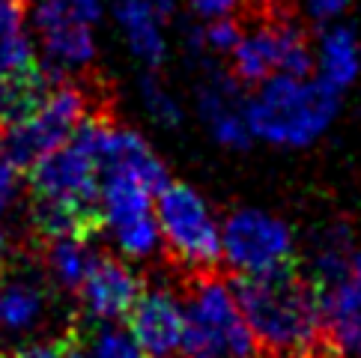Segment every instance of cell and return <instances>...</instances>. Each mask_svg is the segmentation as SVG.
<instances>
[{
    "label": "cell",
    "mask_w": 361,
    "mask_h": 358,
    "mask_svg": "<svg viewBox=\"0 0 361 358\" xmlns=\"http://www.w3.org/2000/svg\"><path fill=\"white\" fill-rule=\"evenodd\" d=\"M93 156L99 164V176H105V173L132 176L135 183L149 188L152 195L171 179L167 176V164L144 140V135H137L135 129H126V125H114L108 123V117L99 120Z\"/></svg>",
    "instance_id": "10"
},
{
    "label": "cell",
    "mask_w": 361,
    "mask_h": 358,
    "mask_svg": "<svg viewBox=\"0 0 361 358\" xmlns=\"http://www.w3.org/2000/svg\"><path fill=\"white\" fill-rule=\"evenodd\" d=\"M24 173H27L33 197L63 200L75 206H99V164L93 152L75 137L48 149Z\"/></svg>",
    "instance_id": "9"
},
{
    "label": "cell",
    "mask_w": 361,
    "mask_h": 358,
    "mask_svg": "<svg viewBox=\"0 0 361 358\" xmlns=\"http://www.w3.org/2000/svg\"><path fill=\"white\" fill-rule=\"evenodd\" d=\"M299 4L314 21H338L350 6V0H299Z\"/></svg>",
    "instance_id": "28"
},
{
    "label": "cell",
    "mask_w": 361,
    "mask_h": 358,
    "mask_svg": "<svg viewBox=\"0 0 361 358\" xmlns=\"http://www.w3.org/2000/svg\"><path fill=\"white\" fill-rule=\"evenodd\" d=\"M78 347H81V335L78 331H66L54 340H33L24 343L12 352V358H78Z\"/></svg>",
    "instance_id": "25"
},
{
    "label": "cell",
    "mask_w": 361,
    "mask_h": 358,
    "mask_svg": "<svg viewBox=\"0 0 361 358\" xmlns=\"http://www.w3.org/2000/svg\"><path fill=\"white\" fill-rule=\"evenodd\" d=\"M242 36V24L236 21V16L230 18H215V21H203L200 27L195 30V36L188 39V48H195L197 54H218V57H227L230 51L236 48Z\"/></svg>",
    "instance_id": "23"
},
{
    "label": "cell",
    "mask_w": 361,
    "mask_h": 358,
    "mask_svg": "<svg viewBox=\"0 0 361 358\" xmlns=\"http://www.w3.org/2000/svg\"><path fill=\"white\" fill-rule=\"evenodd\" d=\"M188 9L195 12L200 21H215V18H230L242 9V0H188Z\"/></svg>",
    "instance_id": "26"
},
{
    "label": "cell",
    "mask_w": 361,
    "mask_h": 358,
    "mask_svg": "<svg viewBox=\"0 0 361 358\" xmlns=\"http://www.w3.org/2000/svg\"><path fill=\"white\" fill-rule=\"evenodd\" d=\"M128 335L144 350L147 358H173L179 355L185 328V311L171 290L152 287L140 290V296L128 308Z\"/></svg>",
    "instance_id": "11"
},
{
    "label": "cell",
    "mask_w": 361,
    "mask_h": 358,
    "mask_svg": "<svg viewBox=\"0 0 361 358\" xmlns=\"http://www.w3.org/2000/svg\"><path fill=\"white\" fill-rule=\"evenodd\" d=\"M156 221L161 245L179 266L209 272L221 260V221L195 185L167 179L156 191Z\"/></svg>",
    "instance_id": "4"
},
{
    "label": "cell",
    "mask_w": 361,
    "mask_h": 358,
    "mask_svg": "<svg viewBox=\"0 0 361 358\" xmlns=\"http://www.w3.org/2000/svg\"><path fill=\"white\" fill-rule=\"evenodd\" d=\"M69 6L75 9V16H81L87 24H93L102 18V6L105 0H69Z\"/></svg>",
    "instance_id": "29"
},
{
    "label": "cell",
    "mask_w": 361,
    "mask_h": 358,
    "mask_svg": "<svg viewBox=\"0 0 361 358\" xmlns=\"http://www.w3.org/2000/svg\"><path fill=\"white\" fill-rule=\"evenodd\" d=\"M221 260L242 278L287 272L295 260V233L275 212L239 206L221 221Z\"/></svg>",
    "instance_id": "5"
},
{
    "label": "cell",
    "mask_w": 361,
    "mask_h": 358,
    "mask_svg": "<svg viewBox=\"0 0 361 358\" xmlns=\"http://www.w3.org/2000/svg\"><path fill=\"white\" fill-rule=\"evenodd\" d=\"M239 84H260L269 75H311L314 45L293 18H266L245 30L227 54Z\"/></svg>",
    "instance_id": "6"
},
{
    "label": "cell",
    "mask_w": 361,
    "mask_h": 358,
    "mask_svg": "<svg viewBox=\"0 0 361 358\" xmlns=\"http://www.w3.org/2000/svg\"><path fill=\"white\" fill-rule=\"evenodd\" d=\"M33 27L54 69L87 66L96 57V42L90 24L75 16L69 0H33Z\"/></svg>",
    "instance_id": "12"
},
{
    "label": "cell",
    "mask_w": 361,
    "mask_h": 358,
    "mask_svg": "<svg viewBox=\"0 0 361 358\" xmlns=\"http://www.w3.org/2000/svg\"><path fill=\"white\" fill-rule=\"evenodd\" d=\"M295 358H329V355H314L311 350H305V352H295Z\"/></svg>",
    "instance_id": "31"
},
{
    "label": "cell",
    "mask_w": 361,
    "mask_h": 358,
    "mask_svg": "<svg viewBox=\"0 0 361 358\" xmlns=\"http://www.w3.org/2000/svg\"><path fill=\"white\" fill-rule=\"evenodd\" d=\"M341 93L311 75H269L245 99L251 137L278 149H305L331 129Z\"/></svg>",
    "instance_id": "1"
},
{
    "label": "cell",
    "mask_w": 361,
    "mask_h": 358,
    "mask_svg": "<svg viewBox=\"0 0 361 358\" xmlns=\"http://www.w3.org/2000/svg\"><path fill=\"white\" fill-rule=\"evenodd\" d=\"M322 326L329 328L341 352L361 355V251L350 257V266L319 290Z\"/></svg>",
    "instance_id": "14"
},
{
    "label": "cell",
    "mask_w": 361,
    "mask_h": 358,
    "mask_svg": "<svg viewBox=\"0 0 361 358\" xmlns=\"http://www.w3.org/2000/svg\"><path fill=\"white\" fill-rule=\"evenodd\" d=\"M140 290H144V284H140L132 266L99 254V260L87 272L78 292L90 316L99 319V323H114V319L128 314V308L140 296Z\"/></svg>",
    "instance_id": "15"
},
{
    "label": "cell",
    "mask_w": 361,
    "mask_h": 358,
    "mask_svg": "<svg viewBox=\"0 0 361 358\" xmlns=\"http://www.w3.org/2000/svg\"><path fill=\"white\" fill-rule=\"evenodd\" d=\"M183 358H254L257 340L239 308L236 287L218 275L200 272L185 296Z\"/></svg>",
    "instance_id": "3"
},
{
    "label": "cell",
    "mask_w": 361,
    "mask_h": 358,
    "mask_svg": "<svg viewBox=\"0 0 361 358\" xmlns=\"http://www.w3.org/2000/svg\"><path fill=\"white\" fill-rule=\"evenodd\" d=\"M4 268H6V260H4V242H0V275H4Z\"/></svg>",
    "instance_id": "32"
},
{
    "label": "cell",
    "mask_w": 361,
    "mask_h": 358,
    "mask_svg": "<svg viewBox=\"0 0 361 358\" xmlns=\"http://www.w3.org/2000/svg\"><path fill=\"white\" fill-rule=\"evenodd\" d=\"M16 185H18V168L6 159L4 147H0V221H4L12 197H16Z\"/></svg>",
    "instance_id": "27"
},
{
    "label": "cell",
    "mask_w": 361,
    "mask_h": 358,
    "mask_svg": "<svg viewBox=\"0 0 361 358\" xmlns=\"http://www.w3.org/2000/svg\"><path fill=\"white\" fill-rule=\"evenodd\" d=\"M355 254V242H353V230L334 221L326 230H319V236L314 239V251H311V284L322 290L331 284L346 266L350 257Z\"/></svg>",
    "instance_id": "21"
},
{
    "label": "cell",
    "mask_w": 361,
    "mask_h": 358,
    "mask_svg": "<svg viewBox=\"0 0 361 358\" xmlns=\"http://www.w3.org/2000/svg\"><path fill=\"white\" fill-rule=\"evenodd\" d=\"M0 358H6V355H4V352H0Z\"/></svg>",
    "instance_id": "33"
},
{
    "label": "cell",
    "mask_w": 361,
    "mask_h": 358,
    "mask_svg": "<svg viewBox=\"0 0 361 358\" xmlns=\"http://www.w3.org/2000/svg\"><path fill=\"white\" fill-rule=\"evenodd\" d=\"M236 299L257 347L275 355H295L317 343L322 328L319 290L311 280L295 278L290 268L275 275L242 278Z\"/></svg>",
    "instance_id": "2"
},
{
    "label": "cell",
    "mask_w": 361,
    "mask_h": 358,
    "mask_svg": "<svg viewBox=\"0 0 361 358\" xmlns=\"http://www.w3.org/2000/svg\"><path fill=\"white\" fill-rule=\"evenodd\" d=\"M48 290L45 278L33 268H16L0 275V328L9 335L33 331L45 319Z\"/></svg>",
    "instance_id": "16"
},
{
    "label": "cell",
    "mask_w": 361,
    "mask_h": 358,
    "mask_svg": "<svg viewBox=\"0 0 361 358\" xmlns=\"http://www.w3.org/2000/svg\"><path fill=\"white\" fill-rule=\"evenodd\" d=\"M114 16L123 27L128 51L149 69L161 66L167 57V39L159 9L149 0H114Z\"/></svg>",
    "instance_id": "18"
},
{
    "label": "cell",
    "mask_w": 361,
    "mask_h": 358,
    "mask_svg": "<svg viewBox=\"0 0 361 358\" xmlns=\"http://www.w3.org/2000/svg\"><path fill=\"white\" fill-rule=\"evenodd\" d=\"M99 260V251L93 248V239H81V236H57V239H45V266L48 275L54 278V284L78 292L87 272L93 268Z\"/></svg>",
    "instance_id": "20"
},
{
    "label": "cell",
    "mask_w": 361,
    "mask_h": 358,
    "mask_svg": "<svg viewBox=\"0 0 361 358\" xmlns=\"http://www.w3.org/2000/svg\"><path fill=\"white\" fill-rule=\"evenodd\" d=\"M149 188L132 176L105 173L99 176V209L120 251L132 260H149L161 248V233L156 221V200Z\"/></svg>",
    "instance_id": "8"
},
{
    "label": "cell",
    "mask_w": 361,
    "mask_h": 358,
    "mask_svg": "<svg viewBox=\"0 0 361 358\" xmlns=\"http://www.w3.org/2000/svg\"><path fill=\"white\" fill-rule=\"evenodd\" d=\"M140 96H144V108L152 117V123H159L161 129H179L183 125V105H179V99L152 72L140 78Z\"/></svg>",
    "instance_id": "22"
},
{
    "label": "cell",
    "mask_w": 361,
    "mask_h": 358,
    "mask_svg": "<svg viewBox=\"0 0 361 358\" xmlns=\"http://www.w3.org/2000/svg\"><path fill=\"white\" fill-rule=\"evenodd\" d=\"M149 4L159 9V16H161V18H167V16H173V9H176L179 0H149Z\"/></svg>",
    "instance_id": "30"
},
{
    "label": "cell",
    "mask_w": 361,
    "mask_h": 358,
    "mask_svg": "<svg viewBox=\"0 0 361 358\" xmlns=\"http://www.w3.org/2000/svg\"><path fill=\"white\" fill-rule=\"evenodd\" d=\"M24 0H0V78L36 69V51L24 30Z\"/></svg>",
    "instance_id": "19"
},
{
    "label": "cell",
    "mask_w": 361,
    "mask_h": 358,
    "mask_svg": "<svg viewBox=\"0 0 361 358\" xmlns=\"http://www.w3.org/2000/svg\"><path fill=\"white\" fill-rule=\"evenodd\" d=\"M87 117V93L81 87L57 81L27 117L4 129V152L18 171L45 156L48 149L66 144L75 125Z\"/></svg>",
    "instance_id": "7"
},
{
    "label": "cell",
    "mask_w": 361,
    "mask_h": 358,
    "mask_svg": "<svg viewBox=\"0 0 361 358\" xmlns=\"http://www.w3.org/2000/svg\"><path fill=\"white\" fill-rule=\"evenodd\" d=\"M197 117L209 137L224 149H248L251 129L245 120V101L239 96V81L233 75L209 72L197 87Z\"/></svg>",
    "instance_id": "13"
},
{
    "label": "cell",
    "mask_w": 361,
    "mask_h": 358,
    "mask_svg": "<svg viewBox=\"0 0 361 358\" xmlns=\"http://www.w3.org/2000/svg\"><path fill=\"white\" fill-rule=\"evenodd\" d=\"M314 66L317 78L338 93L353 87L361 75V42L355 30L346 24H329L314 45Z\"/></svg>",
    "instance_id": "17"
},
{
    "label": "cell",
    "mask_w": 361,
    "mask_h": 358,
    "mask_svg": "<svg viewBox=\"0 0 361 358\" xmlns=\"http://www.w3.org/2000/svg\"><path fill=\"white\" fill-rule=\"evenodd\" d=\"M78 358H147V355L128 331L105 326V328H99L90 340L81 338Z\"/></svg>",
    "instance_id": "24"
}]
</instances>
